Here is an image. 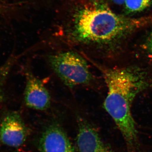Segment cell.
Wrapping results in <instances>:
<instances>
[{
	"instance_id": "11",
	"label": "cell",
	"mask_w": 152,
	"mask_h": 152,
	"mask_svg": "<svg viewBox=\"0 0 152 152\" xmlns=\"http://www.w3.org/2000/svg\"><path fill=\"white\" fill-rule=\"evenodd\" d=\"M125 1H126V0H112V1H113L114 4H116L119 5H123L124 4Z\"/></svg>"
},
{
	"instance_id": "9",
	"label": "cell",
	"mask_w": 152,
	"mask_h": 152,
	"mask_svg": "<svg viewBox=\"0 0 152 152\" xmlns=\"http://www.w3.org/2000/svg\"><path fill=\"white\" fill-rule=\"evenodd\" d=\"M144 48L149 55L152 57V31L146 40Z\"/></svg>"
},
{
	"instance_id": "2",
	"label": "cell",
	"mask_w": 152,
	"mask_h": 152,
	"mask_svg": "<svg viewBox=\"0 0 152 152\" xmlns=\"http://www.w3.org/2000/svg\"><path fill=\"white\" fill-rule=\"evenodd\" d=\"M152 22V17H125L115 13L105 6L87 7L77 15L74 35L83 42L109 45Z\"/></svg>"
},
{
	"instance_id": "8",
	"label": "cell",
	"mask_w": 152,
	"mask_h": 152,
	"mask_svg": "<svg viewBox=\"0 0 152 152\" xmlns=\"http://www.w3.org/2000/svg\"><path fill=\"white\" fill-rule=\"evenodd\" d=\"M124 4L127 14L136 13L150 7L152 5V0H126Z\"/></svg>"
},
{
	"instance_id": "6",
	"label": "cell",
	"mask_w": 152,
	"mask_h": 152,
	"mask_svg": "<svg viewBox=\"0 0 152 152\" xmlns=\"http://www.w3.org/2000/svg\"><path fill=\"white\" fill-rule=\"evenodd\" d=\"M76 142L78 152H114L97 131L86 123L79 125Z\"/></svg>"
},
{
	"instance_id": "10",
	"label": "cell",
	"mask_w": 152,
	"mask_h": 152,
	"mask_svg": "<svg viewBox=\"0 0 152 152\" xmlns=\"http://www.w3.org/2000/svg\"><path fill=\"white\" fill-rule=\"evenodd\" d=\"M8 75L7 72L3 69H0V102L3 97V86L5 79Z\"/></svg>"
},
{
	"instance_id": "3",
	"label": "cell",
	"mask_w": 152,
	"mask_h": 152,
	"mask_svg": "<svg viewBox=\"0 0 152 152\" xmlns=\"http://www.w3.org/2000/svg\"><path fill=\"white\" fill-rule=\"evenodd\" d=\"M52 69L65 84L70 87L88 84L91 74L86 60L77 53L66 52L50 56Z\"/></svg>"
},
{
	"instance_id": "1",
	"label": "cell",
	"mask_w": 152,
	"mask_h": 152,
	"mask_svg": "<svg viewBox=\"0 0 152 152\" xmlns=\"http://www.w3.org/2000/svg\"><path fill=\"white\" fill-rule=\"evenodd\" d=\"M104 78L108 88L104 108L119 130L126 146L135 148L141 140L132 104L136 96L149 85L145 75L137 68H115L106 70Z\"/></svg>"
},
{
	"instance_id": "7",
	"label": "cell",
	"mask_w": 152,
	"mask_h": 152,
	"mask_svg": "<svg viewBox=\"0 0 152 152\" xmlns=\"http://www.w3.org/2000/svg\"><path fill=\"white\" fill-rule=\"evenodd\" d=\"M39 148L40 152H75L65 133L56 126L49 127L43 133Z\"/></svg>"
},
{
	"instance_id": "5",
	"label": "cell",
	"mask_w": 152,
	"mask_h": 152,
	"mask_svg": "<svg viewBox=\"0 0 152 152\" xmlns=\"http://www.w3.org/2000/svg\"><path fill=\"white\" fill-rule=\"evenodd\" d=\"M50 94L42 82L28 74L24 92L26 105L31 108L44 110L50 106Z\"/></svg>"
},
{
	"instance_id": "4",
	"label": "cell",
	"mask_w": 152,
	"mask_h": 152,
	"mask_svg": "<svg viewBox=\"0 0 152 152\" xmlns=\"http://www.w3.org/2000/svg\"><path fill=\"white\" fill-rule=\"evenodd\" d=\"M27 130L20 116L16 112L9 113L0 122V141L8 146L18 148L24 143Z\"/></svg>"
}]
</instances>
